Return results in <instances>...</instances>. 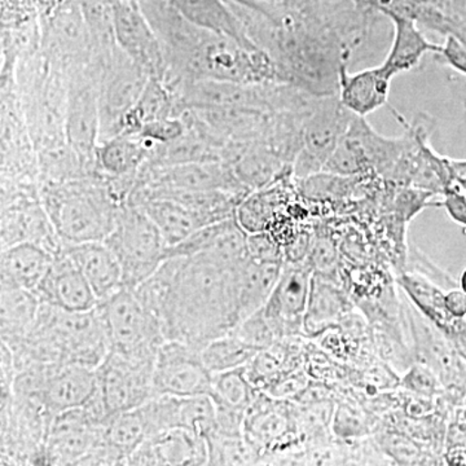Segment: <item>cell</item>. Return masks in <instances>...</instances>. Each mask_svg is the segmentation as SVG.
Returning a JSON list of instances; mask_svg holds the SVG:
<instances>
[{
  "mask_svg": "<svg viewBox=\"0 0 466 466\" xmlns=\"http://www.w3.org/2000/svg\"><path fill=\"white\" fill-rule=\"evenodd\" d=\"M238 268L204 254L173 257L134 291L158 319L167 341L204 349L240 323Z\"/></svg>",
  "mask_w": 466,
  "mask_h": 466,
  "instance_id": "obj_1",
  "label": "cell"
},
{
  "mask_svg": "<svg viewBox=\"0 0 466 466\" xmlns=\"http://www.w3.org/2000/svg\"><path fill=\"white\" fill-rule=\"evenodd\" d=\"M11 351L23 367L75 363L96 370L109 342L96 309L73 312L41 303L32 329Z\"/></svg>",
  "mask_w": 466,
  "mask_h": 466,
  "instance_id": "obj_2",
  "label": "cell"
},
{
  "mask_svg": "<svg viewBox=\"0 0 466 466\" xmlns=\"http://www.w3.org/2000/svg\"><path fill=\"white\" fill-rule=\"evenodd\" d=\"M39 193L63 244L104 241L115 228L121 205L103 173L67 182L41 183Z\"/></svg>",
  "mask_w": 466,
  "mask_h": 466,
  "instance_id": "obj_3",
  "label": "cell"
},
{
  "mask_svg": "<svg viewBox=\"0 0 466 466\" xmlns=\"http://www.w3.org/2000/svg\"><path fill=\"white\" fill-rule=\"evenodd\" d=\"M104 242L121 266L126 289H137L167 260L164 236L146 211L134 205L119 208L115 228Z\"/></svg>",
  "mask_w": 466,
  "mask_h": 466,
  "instance_id": "obj_4",
  "label": "cell"
},
{
  "mask_svg": "<svg viewBox=\"0 0 466 466\" xmlns=\"http://www.w3.org/2000/svg\"><path fill=\"white\" fill-rule=\"evenodd\" d=\"M106 337L109 351L140 361H153L167 341L158 319L140 302L134 290L122 288L96 308Z\"/></svg>",
  "mask_w": 466,
  "mask_h": 466,
  "instance_id": "obj_5",
  "label": "cell"
},
{
  "mask_svg": "<svg viewBox=\"0 0 466 466\" xmlns=\"http://www.w3.org/2000/svg\"><path fill=\"white\" fill-rule=\"evenodd\" d=\"M354 116L343 106L339 94L315 97L303 122L302 148L294 162V179H305L324 170Z\"/></svg>",
  "mask_w": 466,
  "mask_h": 466,
  "instance_id": "obj_6",
  "label": "cell"
},
{
  "mask_svg": "<svg viewBox=\"0 0 466 466\" xmlns=\"http://www.w3.org/2000/svg\"><path fill=\"white\" fill-rule=\"evenodd\" d=\"M148 81V75L119 48L99 78V144L122 134L126 116Z\"/></svg>",
  "mask_w": 466,
  "mask_h": 466,
  "instance_id": "obj_7",
  "label": "cell"
},
{
  "mask_svg": "<svg viewBox=\"0 0 466 466\" xmlns=\"http://www.w3.org/2000/svg\"><path fill=\"white\" fill-rule=\"evenodd\" d=\"M67 103L66 143L85 161L96 162L99 146V81L90 66L66 70Z\"/></svg>",
  "mask_w": 466,
  "mask_h": 466,
  "instance_id": "obj_8",
  "label": "cell"
},
{
  "mask_svg": "<svg viewBox=\"0 0 466 466\" xmlns=\"http://www.w3.org/2000/svg\"><path fill=\"white\" fill-rule=\"evenodd\" d=\"M155 363L108 352L96 368V373L97 389L110 417L137 410L156 397L153 389Z\"/></svg>",
  "mask_w": 466,
  "mask_h": 466,
  "instance_id": "obj_9",
  "label": "cell"
},
{
  "mask_svg": "<svg viewBox=\"0 0 466 466\" xmlns=\"http://www.w3.org/2000/svg\"><path fill=\"white\" fill-rule=\"evenodd\" d=\"M153 389L156 395H210L213 373L205 366L202 349L180 341L162 343L153 370Z\"/></svg>",
  "mask_w": 466,
  "mask_h": 466,
  "instance_id": "obj_10",
  "label": "cell"
},
{
  "mask_svg": "<svg viewBox=\"0 0 466 466\" xmlns=\"http://www.w3.org/2000/svg\"><path fill=\"white\" fill-rule=\"evenodd\" d=\"M135 186L162 191H226L242 198L250 193L226 162H193L164 167L143 165Z\"/></svg>",
  "mask_w": 466,
  "mask_h": 466,
  "instance_id": "obj_11",
  "label": "cell"
},
{
  "mask_svg": "<svg viewBox=\"0 0 466 466\" xmlns=\"http://www.w3.org/2000/svg\"><path fill=\"white\" fill-rule=\"evenodd\" d=\"M116 43L149 78L164 81L167 57L157 34L150 25L137 0H113Z\"/></svg>",
  "mask_w": 466,
  "mask_h": 466,
  "instance_id": "obj_12",
  "label": "cell"
},
{
  "mask_svg": "<svg viewBox=\"0 0 466 466\" xmlns=\"http://www.w3.org/2000/svg\"><path fill=\"white\" fill-rule=\"evenodd\" d=\"M104 428L92 421L84 407L57 413L46 434L43 460L48 465H84L103 441Z\"/></svg>",
  "mask_w": 466,
  "mask_h": 466,
  "instance_id": "obj_13",
  "label": "cell"
},
{
  "mask_svg": "<svg viewBox=\"0 0 466 466\" xmlns=\"http://www.w3.org/2000/svg\"><path fill=\"white\" fill-rule=\"evenodd\" d=\"M312 272L308 262H284L280 279L263 308L276 339H294L303 334Z\"/></svg>",
  "mask_w": 466,
  "mask_h": 466,
  "instance_id": "obj_14",
  "label": "cell"
},
{
  "mask_svg": "<svg viewBox=\"0 0 466 466\" xmlns=\"http://www.w3.org/2000/svg\"><path fill=\"white\" fill-rule=\"evenodd\" d=\"M43 51L67 70L90 64V36L79 0H66L45 24Z\"/></svg>",
  "mask_w": 466,
  "mask_h": 466,
  "instance_id": "obj_15",
  "label": "cell"
},
{
  "mask_svg": "<svg viewBox=\"0 0 466 466\" xmlns=\"http://www.w3.org/2000/svg\"><path fill=\"white\" fill-rule=\"evenodd\" d=\"M204 254L227 268L235 269L249 258L248 232L238 223V217L202 227L191 236L167 247L165 256L191 257Z\"/></svg>",
  "mask_w": 466,
  "mask_h": 466,
  "instance_id": "obj_16",
  "label": "cell"
},
{
  "mask_svg": "<svg viewBox=\"0 0 466 466\" xmlns=\"http://www.w3.org/2000/svg\"><path fill=\"white\" fill-rule=\"evenodd\" d=\"M33 293L39 302L66 311H90L99 303L87 279L63 249L55 254L47 274Z\"/></svg>",
  "mask_w": 466,
  "mask_h": 466,
  "instance_id": "obj_17",
  "label": "cell"
},
{
  "mask_svg": "<svg viewBox=\"0 0 466 466\" xmlns=\"http://www.w3.org/2000/svg\"><path fill=\"white\" fill-rule=\"evenodd\" d=\"M127 465H208V441L191 431L174 429L144 441Z\"/></svg>",
  "mask_w": 466,
  "mask_h": 466,
  "instance_id": "obj_18",
  "label": "cell"
},
{
  "mask_svg": "<svg viewBox=\"0 0 466 466\" xmlns=\"http://www.w3.org/2000/svg\"><path fill=\"white\" fill-rule=\"evenodd\" d=\"M392 79L394 76L382 64L364 67L358 72L343 66L339 78V100L350 112L367 116L388 104Z\"/></svg>",
  "mask_w": 466,
  "mask_h": 466,
  "instance_id": "obj_19",
  "label": "cell"
},
{
  "mask_svg": "<svg viewBox=\"0 0 466 466\" xmlns=\"http://www.w3.org/2000/svg\"><path fill=\"white\" fill-rule=\"evenodd\" d=\"M61 249L79 267L99 302L124 288L121 266L106 242L63 244Z\"/></svg>",
  "mask_w": 466,
  "mask_h": 466,
  "instance_id": "obj_20",
  "label": "cell"
},
{
  "mask_svg": "<svg viewBox=\"0 0 466 466\" xmlns=\"http://www.w3.org/2000/svg\"><path fill=\"white\" fill-rule=\"evenodd\" d=\"M383 14L392 23V38L390 48L381 64L394 78L419 66L426 54H440L441 45L429 41L413 18L395 12Z\"/></svg>",
  "mask_w": 466,
  "mask_h": 466,
  "instance_id": "obj_21",
  "label": "cell"
},
{
  "mask_svg": "<svg viewBox=\"0 0 466 466\" xmlns=\"http://www.w3.org/2000/svg\"><path fill=\"white\" fill-rule=\"evenodd\" d=\"M400 283L401 289L410 297L413 305L421 311L435 328L446 334L449 339H462L466 337L464 319H456L447 311L444 305V291L441 285L434 284L431 279L420 272H404L400 275Z\"/></svg>",
  "mask_w": 466,
  "mask_h": 466,
  "instance_id": "obj_22",
  "label": "cell"
},
{
  "mask_svg": "<svg viewBox=\"0 0 466 466\" xmlns=\"http://www.w3.org/2000/svg\"><path fill=\"white\" fill-rule=\"evenodd\" d=\"M337 275L312 272L303 334L318 336L339 323L349 311V300L337 284Z\"/></svg>",
  "mask_w": 466,
  "mask_h": 466,
  "instance_id": "obj_23",
  "label": "cell"
},
{
  "mask_svg": "<svg viewBox=\"0 0 466 466\" xmlns=\"http://www.w3.org/2000/svg\"><path fill=\"white\" fill-rule=\"evenodd\" d=\"M191 23L210 32L231 36L245 47L259 48L233 11L228 0H167ZM260 50V48H259Z\"/></svg>",
  "mask_w": 466,
  "mask_h": 466,
  "instance_id": "obj_24",
  "label": "cell"
},
{
  "mask_svg": "<svg viewBox=\"0 0 466 466\" xmlns=\"http://www.w3.org/2000/svg\"><path fill=\"white\" fill-rule=\"evenodd\" d=\"M55 253L33 241L3 248L2 281L34 291L54 262Z\"/></svg>",
  "mask_w": 466,
  "mask_h": 466,
  "instance_id": "obj_25",
  "label": "cell"
},
{
  "mask_svg": "<svg viewBox=\"0 0 466 466\" xmlns=\"http://www.w3.org/2000/svg\"><path fill=\"white\" fill-rule=\"evenodd\" d=\"M294 177H285L267 188L249 193L238 205V223L248 233L268 231L278 218L283 216L290 205V189Z\"/></svg>",
  "mask_w": 466,
  "mask_h": 466,
  "instance_id": "obj_26",
  "label": "cell"
},
{
  "mask_svg": "<svg viewBox=\"0 0 466 466\" xmlns=\"http://www.w3.org/2000/svg\"><path fill=\"white\" fill-rule=\"evenodd\" d=\"M231 167L238 179L250 193L293 177V167L265 144L242 147Z\"/></svg>",
  "mask_w": 466,
  "mask_h": 466,
  "instance_id": "obj_27",
  "label": "cell"
},
{
  "mask_svg": "<svg viewBox=\"0 0 466 466\" xmlns=\"http://www.w3.org/2000/svg\"><path fill=\"white\" fill-rule=\"evenodd\" d=\"M284 263L257 262L248 258L238 268V318L240 323L265 308L271 297ZM238 323V324H240Z\"/></svg>",
  "mask_w": 466,
  "mask_h": 466,
  "instance_id": "obj_28",
  "label": "cell"
},
{
  "mask_svg": "<svg viewBox=\"0 0 466 466\" xmlns=\"http://www.w3.org/2000/svg\"><path fill=\"white\" fill-rule=\"evenodd\" d=\"M137 207L143 208L147 216L156 223L167 247L183 241L202 227L213 225L202 214L173 198H148Z\"/></svg>",
  "mask_w": 466,
  "mask_h": 466,
  "instance_id": "obj_29",
  "label": "cell"
},
{
  "mask_svg": "<svg viewBox=\"0 0 466 466\" xmlns=\"http://www.w3.org/2000/svg\"><path fill=\"white\" fill-rule=\"evenodd\" d=\"M153 147L155 144L139 134L116 135L97 146V167L109 177L137 175L149 158Z\"/></svg>",
  "mask_w": 466,
  "mask_h": 466,
  "instance_id": "obj_30",
  "label": "cell"
},
{
  "mask_svg": "<svg viewBox=\"0 0 466 466\" xmlns=\"http://www.w3.org/2000/svg\"><path fill=\"white\" fill-rule=\"evenodd\" d=\"M41 302L33 291L2 281V342L14 349L32 329Z\"/></svg>",
  "mask_w": 466,
  "mask_h": 466,
  "instance_id": "obj_31",
  "label": "cell"
},
{
  "mask_svg": "<svg viewBox=\"0 0 466 466\" xmlns=\"http://www.w3.org/2000/svg\"><path fill=\"white\" fill-rule=\"evenodd\" d=\"M148 440L139 408L116 413L104 428V447L109 465L127 464L131 455Z\"/></svg>",
  "mask_w": 466,
  "mask_h": 466,
  "instance_id": "obj_32",
  "label": "cell"
},
{
  "mask_svg": "<svg viewBox=\"0 0 466 466\" xmlns=\"http://www.w3.org/2000/svg\"><path fill=\"white\" fill-rule=\"evenodd\" d=\"M413 20L444 38L455 36L466 45V0H417Z\"/></svg>",
  "mask_w": 466,
  "mask_h": 466,
  "instance_id": "obj_33",
  "label": "cell"
},
{
  "mask_svg": "<svg viewBox=\"0 0 466 466\" xmlns=\"http://www.w3.org/2000/svg\"><path fill=\"white\" fill-rule=\"evenodd\" d=\"M259 392L245 376V367L214 373L210 397L217 406L247 413Z\"/></svg>",
  "mask_w": 466,
  "mask_h": 466,
  "instance_id": "obj_34",
  "label": "cell"
},
{
  "mask_svg": "<svg viewBox=\"0 0 466 466\" xmlns=\"http://www.w3.org/2000/svg\"><path fill=\"white\" fill-rule=\"evenodd\" d=\"M257 354L258 351L245 345L231 333L213 339L202 349L205 366L213 375L245 367Z\"/></svg>",
  "mask_w": 466,
  "mask_h": 466,
  "instance_id": "obj_35",
  "label": "cell"
},
{
  "mask_svg": "<svg viewBox=\"0 0 466 466\" xmlns=\"http://www.w3.org/2000/svg\"><path fill=\"white\" fill-rule=\"evenodd\" d=\"M208 465H244L257 462V451L244 437L211 434L207 438Z\"/></svg>",
  "mask_w": 466,
  "mask_h": 466,
  "instance_id": "obj_36",
  "label": "cell"
},
{
  "mask_svg": "<svg viewBox=\"0 0 466 466\" xmlns=\"http://www.w3.org/2000/svg\"><path fill=\"white\" fill-rule=\"evenodd\" d=\"M256 351H263L279 341L263 314V309L242 320L229 332Z\"/></svg>",
  "mask_w": 466,
  "mask_h": 466,
  "instance_id": "obj_37",
  "label": "cell"
},
{
  "mask_svg": "<svg viewBox=\"0 0 466 466\" xmlns=\"http://www.w3.org/2000/svg\"><path fill=\"white\" fill-rule=\"evenodd\" d=\"M308 265L312 271L324 275H337L339 268V249L332 236L328 232H315L312 238L311 249H309Z\"/></svg>",
  "mask_w": 466,
  "mask_h": 466,
  "instance_id": "obj_38",
  "label": "cell"
},
{
  "mask_svg": "<svg viewBox=\"0 0 466 466\" xmlns=\"http://www.w3.org/2000/svg\"><path fill=\"white\" fill-rule=\"evenodd\" d=\"M248 250L257 262L284 263V249L269 231L248 233Z\"/></svg>",
  "mask_w": 466,
  "mask_h": 466,
  "instance_id": "obj_39",
  "label": "cell"
},
{
  "mask_svg": "<svg viewBox=\"0 0 466 466\" xmlns=\"http://www.w3.org/2000/svg\"><path fill=\"white\" fill-rule=\"evenodd\" d=\"M186 133V124L182 116H170V118L156 119L143 126L140 137L153 144H165L173 142Z\"/></svg>",
  "mask_w": 466,
  "mask_h": 466,
  "instance_id": "obj_40",
  "label": "cell"
},
{
  "mask_svg": "<svg viewBox=\"0 0 466 466\" xmlns=\"http://www.w3.org/2000/svg\"><path fill=\"white\" fill-rule=\"evenodd\" d=\"M435 57L440 63L466 76V45L455 36L444 38L440 54L435 55Z\"/></svg>",
  "mask_w": 466,
  "mask_h": 466,
  "instance_id": "obj_41",
  "label": "cell"
},
{
  "mask_svg": "<svg viewBox=\"0 0 466 466\" xmlns=\"http://www.w3.org/2000/svg\"><path fill=\"white\" fill-rule=\"evenodd\" d=\"M404 383L420 394H433L435 389L433 375L425 367H413L404 379Z\"/></svg>",
  "mask_w": 466,
  "mask_h": 466,
  "instance_id": "obj_42",
  "label": "cell"
},
{
  "mask_svg": "<svg viewBox=\"0 0 466 466\" xmlns=\"http://www.w3.org/2000/svg\"><path fill=\"white\" fill-rule=\"evenodd\" d=\"M447 311L456 319L466 318V293L461 288H452L444 294Z\"/></svg>",
  "mask_w": 466,
  "mask_h": 466,
  "instance_id": "obj_43",
  "label": "cell"
},
{
  "mask_svg": "<svg viewBox=\"0 0 466 466\" xmlns=\"http://www.w3.org/2000/svg\"><path fill=\"white\" fill-rule=\"evenodd\" d=\"M450 167L453 177H466V159L450 158Z\"/></svg>",
  "mask_w": 466,
  "mask_h": 466,
  "instance_id": "obj_44",
  "label": "cell"
},
{
  "mask_svg": "<svg viewBox=\"0 0 466 466\" xmlns=\"http://www.w3.org/2000/svg\"><path fill=\"white\" fill-rule=\"evenodd\" d=\"M287 2V0H251L254 5H256V11H263L262 5H274V3Z\"/></svg>",
  "mask_w": 466,
  "mask_h": 466,
  "instance_id": "obj_45",
  "label": "cell"
},
{
  "mask_svg": "<svg viewBox=\"0 0 466 466\" xmlns=\"http://www.w3.org/2000/svg\"><path fill=\"white\" fill-rule=\"evenodd\" d=\"M231 2L238 3V5H244V7L256 9V5L251 3V0H231Z\"/></svg>",
  "mask_w": 466,
  "mask_h": 466,
  "instance_id": "obj_46",
  "label": "cell"
},
{
  "mask_svg": "<svg viewBox=\"0 0 466 466\" xmlns=\"http://www.w3.org/2000/svg\"><path fill=\"white\" fill-rule=\"evenodd\" d=\"M459 287L461 288V289L464 290L466 293V269L464 272H462L461 278H460Z\"/></svg>",
  "mask_w": 466,
  "mask_h": 466,
  "instance_id": "obj_47",
  "label": "cell"
}]
</instances>
